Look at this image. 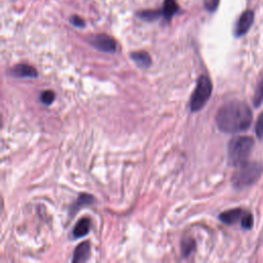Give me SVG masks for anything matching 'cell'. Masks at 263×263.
<instances>
[{"label": "cell", "mask_w": 263, "mask_h": 263, "mask_svg": "<svg viewBox=\"0 0 263 263\" xmlns=\"http://www.w3.org/2000/svg\"><path fill=\"white\" fill-rule=\"evenodd\" d=\"M252 122V111L248 105L241 101L227 102L216 115L218 129L227 134H236L248 130Z\"/></svg>", "instance_id": "cell-1"}, {"label": "cell", "mask_w": 263, "mask_h": 263, "mask_svg": "<svg viewBox=\"0 0 263 263\" xmlns=\"http://www.w3.org/2000/svg\"><path fill=\"white\" fill-rule=\"evenodd\" d=\"M254 146V140L248 136L236 137L228 144V162L231 166L239 167L247 163Z\"/></svg>", "instance_id": "cell-2"}, {"label": "cell", "mask_w": 263, "mask_h": 263, "mask_svg": "<svg viewBox=\"0 0 263 263\" xmlns=\"http://www.w3.org/2000/svg\"><path fill=\"white\" fill-rule=\"evenodd\" d=\"M262 167L256 163H245L239 167V170L233 176V185L236 188L241 189L253 184L260 177Z\"/></svg>", "instance_id": "cell-3"}, {"label": "cell", "mask_w": 263, "mask_h": 263, "mask_svg": "<svg viewBox=\"0 0 263 263\" xmlns=\"http://www.w3.org/2000/svg\"><path fill=\"white\" fill-rule=\"evenodd\" d=\"M212 89L213 87L211 79L207 75H202L198 78L191 100V110L192 112L201 110L205 106L210 97H211Z\"/></svg>", "instance_id": "cell-4"}, {"label": "cell", "mask_w": 263, "mask_h": 263, "mask_svg": "<svg viewBox=\"0 0 263 263\" xmlns=\"http://www.w3.org/2000/svg\"><path fill=\"white\" fill-rule=\"evenodd\" d=\"M90 44L98 50L104 52H115L117 50V41L106 34H97L90 38Z\"/></svg>", "instance_id": "cell-5"}, {"label": "cell", "mask_w": 263, "mask_h": 263, "mask_svg": "<svg viewBox=\"0 0 263 263\" xmlns=\"http://www.w3.org/2000/svg\"><path fill=\"white\" fill-rule=\"evenodd\" d=\"M253 21H254V14L253 12H251V10H247V12L241 15L238 20L236 25L235 29L236 36L239 37L241 35H245L251 28L252 24H253Z\"/></svg>", "instance_id": "cell-6"}, {"label": "cell", "mask_w": 263, "mask_h": 263, "mask_svg": "<svg viewBox=\"0 0 263 263\" xmlns=\"http://www.w3.org/2000/svg\"><path fill=\"white\" fill-rule=\"evenodd\" d=\"M9 73H10V75H13L15 77H20V78L37 77V71L35 70V68L31 67L29 65H24V64L16 65L14 68L10 69Z\"/></svg>", "instance_id": "cell-7"}, {"label": "cell", "mask_w": 263, "mask_h": 263, "mask_svg": "<svg viewBox=\"0 0 263 263\" xmlns=\"http://www.w3.org/2000/svg\"><path fill=\"white\" fill-rule=\"evenodd\" d=\"M90 253H91V245L89 241H83V243L79 244L74 253H73V258H72V262L75 263H79V262H85L89 259L90 257Z\"/></svg>", "instance_id": "cell-8"}, {"label": "cell", "mask_w": 263, "mask_h": 263, "mask_svg": "<svg viewBox=\"0 0 263 263\" xmlns=\"http://www.w3.org/2000/svg\"><path fill=\"white\" fill-rule=\"evenodd\" d=\"M241 217H243V211L240 209H231L228 210V211L221 213L219 219L225 224H234Z\"/></svg>", "instance_id": "cell-9"}, {"label": "cell", "mask_w": 263, "mask_h": 263, "mask_svg": "<svg viewBox=\"0 0 263 263\" xmlns=\"http://www.w3.org/2000/svg\"><path fill=\"white\" fill-rule=\"evenodd\" d=\"M91 229V220L89 218H82L76 223L73 229V237L75 239L86 237Z\"/></svg>", "instance_id": "cell-10"}, {"label": "cell", "mask_w": 263, "mask_h": 263, "mask_svg": "<svg viewBox=\"0 0 263 263\" xmlns=\"http://www.w3.org/2000/svg\"><path fill=\"white\" fill-rule=\"evenodd\" d=\"M131 59L142 68H148L152 63L149 54L146 51H135L131 54Z\"/></svg>", "instance_id": "cell-11"}, {"label": "cell", "mask_w": 263, "mask_h": 263, "mask_svg": "<svg viewBox=\"0 0 263 263\" xmlns=\"http://www.w3.org/2000/svg\"><path fill=\"white\" fill-rule=\"evenodd\" d=\"M177 10H178V5L175 0H165L163 15L167 21H170L175 16Z\"/></svg>", "instance_id": "cell-12"}, {"label": "cell", "mask_w": 263, "mask_h": 263, "mask_svg": "<svg viewBox=\"0 0 263 263\" xmlns=\"http://www.w3.org/2000/svg\"><path fill=\"white\" fill-rule=\"evenodd\" d=\"M93 203H95V199L92 195L87 194V193H82L79 195V197L77 198L76 203L73 205L72 209L74 210V211H77L78 209H80L83 206H88V205H92Z\"/></svg>", "instance_id": "cell-13"}, {"label": "cell", "mask_w": 263, "mask_h": 263, "mask_svg": "<svg viewBox=\"0 0 263 263\" xmlns=\"http://www.w3.org/2000/svg\"><path fill=\"white\" fill-rule=\"evenodd\" d=\"M263 103V79L259 82V85L256 89L255 95H254V105L256 107L260 106Z\"/></svg>", "instance_id": "cell-14"}, {"label": "cell", "mask_w": 263, "mask_h": 263, "mask_svg": "<svg viewBox=\"0 0 263 263\" xmlns=\"http://www.w3.org/2000/svg\"><path fill=\"white\" fill-rule=\"evenodd\" d=\"M56 95L54 92L51 91H45L43 94L40 95V101L43 102L45 105H50L52 102L55 101Z\"/></svg>", "instance_id": "cell-15"}, {"label": "cell", "mask_w": 263, "mask_h": 263, "mask_svg": "<svg viewBox=\"0 0 263 263\" xmlns=\"http://www.w3.org/2000/svg\"><path fill=\"white\" fill-rule=\"evenodd\" d=\"M161 15V12H156V10H145L139 14V17L145 21H152L156 19Z\"/></svg>", "instance_id": "cell-16"}, {"label": "cell", "mask_w": 263, "mask_h": 263, "mask_svg": "<svg viewBox=\"0 0 263 263\" xmlns=\"http://www.w3.org/2000/svg\"><path fill=\"white\" fill-rule=\"evenodd\" d=\"M253 223H254V219L251 214H246L241 217V227L243 228L250 229L253 227Z\"/></svg>", "instance_id": "cell-17"}, {"label": "cell", "mask_w": 263, "mask_h": 263, "mask_svg": "<svg viewBox=\"0 0 263 263\" xmlns=\"http://www.w3.org/2000/svg\"><path fill=\"white\" fill-rule=\"evenodd\" d=\"M194 241L192 239H188L182 244V252H183V256H188L191 253V251L194 249Z\"/></svg>", "instance_id": "cell-18"}, {"label": "cell", "mask_w": 263, "mask_h": 263, "mask_svg": "<svg viewBox=\"0 0 263 263\" xmlns=\"http://www.w3.org/2000/svg\"><path fill=\"white\" fill-rule=\"evenodd\" d=\"M220 0H204V4L206 9L210 13H213L218 8Z\"/></svg>", "instance_id": "cell-19"}, {"label": "cell", "mask_w": 263, "mask_h": 263, "mask_svg": "<svg viewBox=\"0 0 263 263\" xmlns=\"http://www.w3.org/2000/svg\"><path fill=\"white\" fill-rule=\"evenodd\" d=\"M255 130H256V135L258 138H262L263 137V112L260 114L259 119L257 120Z\"/></svg>", "instance_id": "cell-20"}, {"label": "cell", "mask_w": 263, "mask_h": 263, "mask_svg": "<svg viewBox=\"0 0 263 263\" xmlns=\"http://www.w3.org/2000/svg\"><path fill=\"white\" fill-rule=\"evenodd\" d=\"M71 24L72 25H74L75 27H78V28H82V27H85V22H83V20L80 19L79 17L77 16H74V17H72L71 18Z\"/></svg>", "instance_id": "cell-21"}]
</instances>
